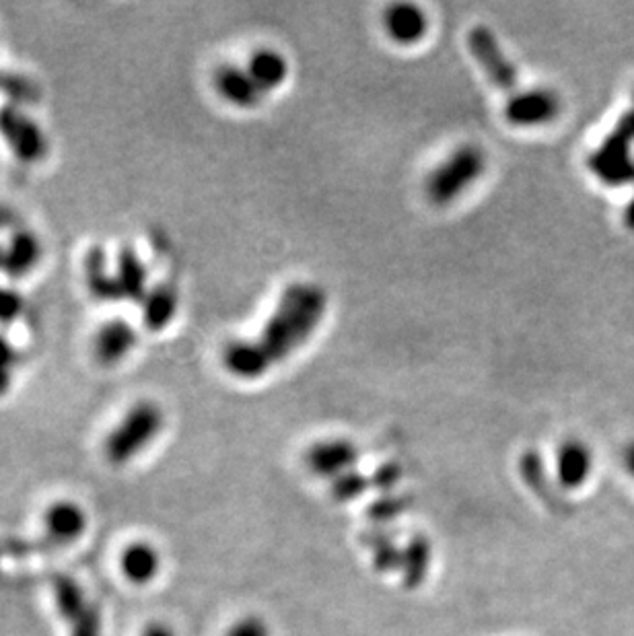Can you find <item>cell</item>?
Listing matches in <instances>:
<instances>
[{
    "instance_id": "31",
    "label": "cell",
    "mask_w": 634,
    "mask_h": 636,
    "mask_svg": "<svg viewBox=\"0 0 634 636\" xmlns=\"http://www.w3.org/2000/svg\"><path fill=\"white\" fill-rule=\"evenodd\" d=\"M402 478V468L394 462L390 464H383L375 470V474L371 476V486L383 490V492H390Z\"/></svg>"
},
{
    "instance_id": "34",
    "label": "cell",
    "mask_w": 634,
    "mask_h": 636,
    "mask_svg": "<svg viewBox=\"0 0 634 636\" xmlns=\"http://www.w3.org/2000/svg\"><path fill=\"white\" fill-rule=\"evenodd\" d=\"M622 464H624L626 472L634 478V441L624 447V451H622Z\"/></svg>"
},
{
    "instance_id": "5",
    "label": "cell",
    "mask_w": 634,
    "mask_h": 636,
    "mask_svg": "<svg viewBox=\"0 0 634 636\" xmlns=\"http://www.w3.org/2000/svg\"><path fill=\"white\" fill-rule=\"evenodd\" d=\"M0 138L5 140L9 151L27 165L42 163L50 153V138L40 122L31 118L21 105L9 101L0 105Z\"/></svg>"
},
{
    "instance_id": "7",
    "label": "cell",
    "mask_w": 634,
    "mask_h": 636,
    "mask_svg": "<svg viewBox=\"0 0 634 636\" xmlns=\"http://www.w3.org/2000/svg\"><path fill=\"white\" fill-rule=\"evenodd\" d=\"M560 97L552 89H527L515 93L505 105V118L513 126H542L558 118Z\"/></svg>"
},
{
    "instance_id": "30",
    "label": "cell",
    "mask_w": 634,
    "mask_h": 636,
    "mask_svg": "<svg viewBox=\"0 0 634 636\" xmlns=\"http://www.w3.org/2000/svg\"><path fill=\"white\" fill-rule=\"evenodd\" d=\"M70 636H101V614L93 604L73 626H68Z\"/></svg>"
},
{
    "instance_id": "13",
    "label": "cell",
    "mask_w": 634,
    "mask_h": 636,
    "mask_svg": "<svg viewBox=\"0 0 634 636\" xmlns=\"http://www.w3.org/2000/svg\"><path fill=\"white\" fill-rule=\"evenodd\" d=\"M593 470V453L579 439L562 441L556 453V480L562 488H581Z\"/></svg>"
},
{
    "instance_id": "24",
    "label": "cell",
    "mask_w": 634,
    "mask_h": 636,
    "mask_svg": "<svg viewBox=\"0 0 634 636\" xmlns=\"http://www.w3.org/2000/svg\"><path fill=\"white\" fill-rule=\"evenodd\" d=\"M519 472H521L525 484L530 486L534 492H538L540 497H548V490L552 492L548 478H546V470H544V459L538 451H525L521 455Z\"/></svg>"
},
{
    "instance_id": "21",
    "label": "cell",
    "mask_w": 634,
    "mask_h": 636,
    "mask_svg": "<svg viewBox=\"0 0 634 636\" xmlns=\"http://www.w3.org/2000/svg\"><path fill=\"white\" fill-rule=\"evenodd\" d=\"M248 73L258 83V87L268 93L278 89L289 77V62L276 50H258L248 60Z\"/></svg>"
},
{
    "instance_id": "3",
    "label": "cell",
    "mask_w": 634,
    "mask_h": 636,
    "mask_svg": "<svg viewBox=\"0 0 634 636\" xmlns=\"http://www.w3.org/2000/svg\"><path fill=\"white\" fill-rule=\"evenodd\" d=\"M634 110L620 116L614 130L589 155V169L610 188L634 184Z\"/></svg>"
},
{
    "instance_id": "26",
    "label": "cell",
    "mask_w": 634,
    "mask_h": 636,
    "mask_svg": "<svg viewBox=\"0 0 634 636\" xmlns=\"http://www.w3.org/2000/svg\"><path fill=\"white\" fill-rule=\"evenodd\" d=\"M17 365H19V352L15 344L7 336L0 334V398H5L11 392Z\"/></svg>"
},
{
    "instance_id": "14",
    "label": "cell",
    "mask_w": 634,
    "mask_h": 636,
    "mask_svg": "<svg viewBox=\"0 0 634 636\" xmlns=\"http://www.w3.org/2000/svg\"><path fill=\"white\" fill-rule=\"evenodd\" d=\"M114 274L118 280L122 301H132L138 305L143 303V299L151 291L149 270L132 245L120 247V252L116 256Z\"/></svg>"
},
{
    "instance_id": "23",
    "label": "cell",
    "mask_w": 634,
    "mask_h": 636,
    "mask_svg": "<svg viewBox=\"0 0 634 636\" xmlns=\"http://www.w3.org/2000/svg\"><path fill=\"white\" fill-rule=\"evenodd\" d=\"M0 93L9 97V103L21 105V108L40 101V89L35 81L3 68H0Z\"/></svg>"
},
{
    "instance_id": "1",
    "label": "cell",
    "mask_w": 634,
    "mask_h": 636,
    "mask_svg": "<svg viewBox=\"0 0 634 636\" xmlns=\"http://www.w3.org/2000/svg\"><path fill=\"white\" fill-rule=\"evenodd\" d=\"M328 295L313 282H293L278 299L256 340H235L223 350L225 369L239 379H258L289 359L322 324Z\"/></svg>"
},
{
    "instance_id": "17",
    "label": "cell",
    "mask_w": 634,
    "mask_h": 636,
    "mask_svg": "<svg viewBox=\"0 0 634 636\" xmlns=\"http://www.w3.org/2000/svg\"><path fill=\"white\" fill-rule=\"evenodd\" d=\"M83 274L89 293L103 303H116L122 301L120 287L114 270L108 268V256L99 245H93L87 250L83 260Z\"/></svg>"
},
{
    "instance_id": "6",
    "label": "cell",
    "mask_w": 634,
    "mask_h": 636,
    "mask_svg": "<svg viewBox=\"0 0 634 636\" xmlns=\"http://www.w3.org/2000/svg\"><path fill=\"white\" fill-rule=\"evenodd\" d=\"M468 46L492 85L503 91H513L519 85V75L513 62L505 56L495 33L488 27H474L468 35Z\"/></svg>"
},
{
    "instance_id": "32",
    "label": "cell",
    "mask_w": 634,
    "mask_h": 636,
    "mask_svg": "<svg viewBox=\"0 0 634 636\" xmlns=\"http://www.w3.org/2000/svg\"><path fill=\"white\" fill-rule=\"evenodd\" d=\"M15 229H17V212L11 206L0 202V233L3 231L13 233Z\"/></svg>"
},
{
    "instance_id": "29",
    "label": "cell",
    "mask_w": 634,
    "mask_h": 636,
    "mask_svg": "<svg viewBox=\"0 0 634 636\" xmlns=\"http://www.w3.org/2000/svg\"><path fill=\"white\" fill-rule=\"evenodd\" d=\"M225 636H270V628L260 616H243L227 630Z\"/></svg>"
},
{
    "instance_id": "11",
    "label": "cell",
    "mask_w": 634,
    "mask_h": 636,
    "mask_svg": "<svg viewBox=\"0 0 634 636\" xmlns=\"http://www.w3.org/2000/svg\"><path fill=\"white\" fill-rule=\"evenodd\" d=\"M44 256L42 239L31 229H15L5 243L0 272L9 278H23L40 266Z\"/></svg>"
},
{
    "instance_id": "10",
    "label": "cell",
    "mask_w": 634,
    "mask_h": 636,
    "mask_svg": "<svg viewBox=\"0 0 634 636\" xmlns=\"http://www.w3.org/2000/svg\"><path fill=\"white\" fill-rule=\"evenodd\" d=\"M46 538L42 550H52L79 540L87 529V515L75 501H56L44 515Z\"/></svg>"
},
{
    "instance_id": "35",
    "label": "cell",
    "mask_w": 634,
    "mask_h": 636,
    "mask_svg": "<svg viewBox=\"0 0 634 636\" xmlns=\"http://www.w3.org/2000/svg\"><path fill=\"white\" fill-rule=\"evenodd\" d=\"M624 225L634 231V196L628 200L626 208H624Z\"/></svg>"
},
{
    "instance_id": "20",
    "label": "cell",
    "mask_w": 634,
    "mask_h": 636,
    "mask_svg": "<svg viewBox=\"0 0 634 636\" xmlns=\"http://www.w3.org/2000/svg\"><path fill=\"white\" fill-rule=\"evenodd\" d=\"M52 589L58 614L68 626H73L93 606L91 599H87L85 595V589L73 577L56 575L52 581Z\"/></svg>"
},
{
    "instance_id": "25",
    "label": "cell",
    "mask_w": 634,
    "mask_h": 636,
    "mask_svg": "<svg viewBox=\"0 0 634 636\" xmlns=\"http://www.w3.org/2000/svg\"><path fill=\"white\" fill-rule=\"evenodd\" d=\"M369 486H371V478H367L365 474L357 470H350L332 480V497L338 503H348L352 499H359Z\"/></svg>"
},
{
    "instance_id": "33",
    "label": "cell",
    "mask_w": 634,
    "mask_h": 636,
    "mask_svg": "<svg viewBox=\"0 0 634 636\" xmlns=\"http://www.w3.org/2000/svg\"><path fill=\"white\" fill-rule=\"evenodd\" d=\"M140 636H175V632L163 622H153L143 630V634Z\"/></svg>"
},
{
    "instance_id": "28",
    "label": "cell",
    "mask_w": 634,
    "mask_h": 636,
    "mask_svg": "<svg viewBox=\"0 0 634 636\" xmlns=\"http://www.w3.org/2000/svg\"><path fill=\"white\" fill-rule=\"evenodd\" d=\"M25 313V297L13 289L0 285V326H11Z\"/></svg>"
},
{
    "instance_id": "4",
    "label": "cell",
    "mask_w": 634,
    "mask_h": 636,
    "mask_svg": "<svg viewBox=\"0 0 634 636\" xmlns=\"http://www.w3.org/2000/svg\"><path fill=\"white\" fill-rule=\"evenodd\" d=\"M486 169V155L476 145L455 149L427 178V196L433 204L445 206L460 198L478 182Z\"/></svg>"
},
{
    "instance_id": "22",
    "label": "cell",
    "mask_w": 634,
    "mask_h": 636,
    "mask_svg": "<svg viewBox=\"0 0 634 636\" xmlns=\"http://www.w3.org/2000/svg\"><path fill=\"white\" fill-rule=\"evenodd\" d=\"M373 550V567L377 573H394L402 569V548L383 527H375L365 538Z\"/></svg>"
},
{
    "instance_id": "16",
    "label": "cell",
    "mask_w": 634,
    "mask_h": 636,
    "mask_svg": "<svg viewBox=\"0 0 634 636\" xmlns=\"http://www.w3.org/2000/svg\"><path fill=\"white\" fill-rule=\"evenodd\" d=\"M383 23L387 33H390V38L404 46L420 42L429 29V19L425 11L410 3L392 5L383 15Z\"/></svg>"
},
{
    "instance_id": "9",
    "label": "cell",
    "mask_w": 634,
    "mask_h": 636,
    "mask_svg": "<svg viewBox=\"0 0 634 636\" xmlns=\"http://www.w3.org/2000/svg\"><path fill=\"white\" fill-rule=\"evenodd\" d=\"M138 344V330L124 317H114V320L99 326L93 338V355L99 365L116 367L126 361L132 350Z\"/></svg>"
},
{
    "instance_id": "19",
    "label": "cell",
    "mask_w": 634,
    "mask_h": 636,
    "mask_svg": "<svg viewBox=\"0 0 634 636\" xmlns=\"http://www.w3.org/2000/svg\"><path fill=\"white\" fill-rule=\"evenodd\" d=\"M433 558V546L427 536H414L402 548V583L406 589H416L425 583Z\"/></svg>"
},
{
    "instance_id": "8",
    "label": "cell",
    "mask_w": 634,
    "mask_h": 636,
    "mask_svg": "<svg viewBox=\"0 0 634 636\" xmlns=\"http://www.w3.org/2000/svg\"><path fill=\"white\" fill-rule=\"evenodd\" d=\"M359 462V449L346 439H326L313 443L305 453L307 468L320 478L334 480L350 470H355Z\"/></svg>"
},
{
    "instance_id": "18",
    "label": "cell",
    "mask_w": 634,
    "mask_h": 636,
    "mask_svg": "<svg viewBox=\"0 0 634 636\" xmlns=\"http://www.w3.org/2000/svg\"><path fill=\"white\" fill-rule=\"evenodd\" d=\"M124 577L134 585H149L155 581L161 569V556L149 542H132L120 556Z\"/></svg>"
},
{
    "instance_id": "2",
    "label": "cell",
    "mask_w": 634,
    "mask_h": 636,
    "mask_svg": "<svg viewBox=\"0 0 634 636\" xmlns=\"http://www.w3.org/2000/svg\"><path fill=\"white\" fill-rule=\"evenodd\" d=\"M165 427V412L153 400L134 402L103 441V455L112 466H128L149 449Z\"/></svg>"
},
{
    "instance_id": "12",
    "label": "cell",
    "mask_w": 634,
    "mask_h": 636,
    "mask_svg": "<svg viewBox=\"0 0 634 636\" xmlns=\"http://www.w3.org/2000/svg\"><path fill=\"white\" fill-rule=\"evenodd\" d=\"M217 93L235 108L250 110L262 101L264 91L258 87V83L248 73V68H239L233 64L221 66L213 77Z\"/></svg>"
},
{
    "instance_id": "15",
    "label": "cell",
    "mask_w": 634,
    "mask_h": 636,
    "mask_svg": "<svg viewBox=\"0 0 634 636\" xmlns=\"http://www.w3.org/2000/svg\"><path fill=\"white\" fill-rule=\"evenodd\" d=\"M140 307H143V326L149 332L159 334L175 320L180 307V291L173 282H161V285L151 287Z\"/></svg>"
},
{
    "instance_id": "36",
    "label": "cell",
    "mask_w": 634,
    "mask_h": 636,
    "mask_svg": "<svg viewBox=\"0 0 634 636\" xmlns=\"http://www.w3.org/2000/svg\"><path fill=\"white\" fill-rule=\"evenodd\" d=\"M632 97H634V91H632Z\"/></svg>"
},
{
    "instance_id": "27",
    "label": "cell",
    "mask_w": 634,
    "mask_h": 636,
    "mask_svg": "<svg viewBox=\"0 0 634 636\" xmlns=\"http://www.w3.org/2000/svg\"><path fill=\"white\" fill-rule=\"evenodd\" d=\"M406 511V501L402 497H392V494H385V497H381L379 501H375L371 507H369V513L367 517L377 525H385L394 521L396 517H400L402 513Z\"/></svg>"
}]
</instances>
